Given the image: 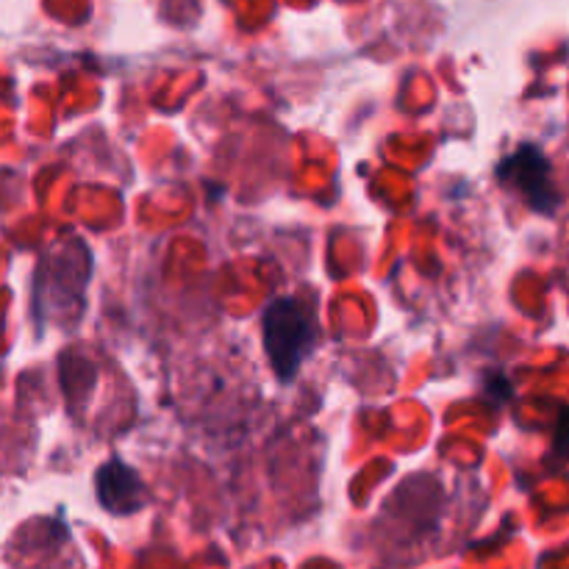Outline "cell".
Listing matches in <instances>:
<instances>
[{
  "label": "cell",
  "instance_id": "obj_1",
  "mask_svg": "<svg viewBox=\"0 0 569 569\" xmlns=\"http://www.w3.org/2000/svg\"><path fill=\"white\" fill-rule=\"evenodd\" d=\"M264 350L281 381H292L317 345L315 311L298 298H276L261 315Z\"/></svg>",
  "mask_w": 569,
  "mask_h": 569
},
{
  "label": "cell",
  "instance_id": "obj_2",
  "mask_svg": "<svg viewBox=\"0 0 569 569\" xmlns=\"http://www.w3.org/2000/svg\"><path fill=\"white\" fill-rule=\"evenodd\" d=\"M500 183L520 194L526 206L539 214H556L561 206V194L553 181V167L550 159L537 144H522L511 156H506L498 167Z\"/></svg>",
  "mask_w": 569,
  "mask_h": 569
},
{
  "label": "cell",
  "instance_id": "obj_3",
  "mask_svg": "<svg viewBox=\"0 0 569 569\" xmlns=\"http://www.w3.org/2000/svg\"><path fill=\"white\" fill-rule=\"evenodd\" d=\"M98 500L111 515H131L142 509L144 487L131 467L122 461H109L98 470Z\"/></svg>",
  "mask_w": 569,
  "mask_h": 569
}]
</instances>
